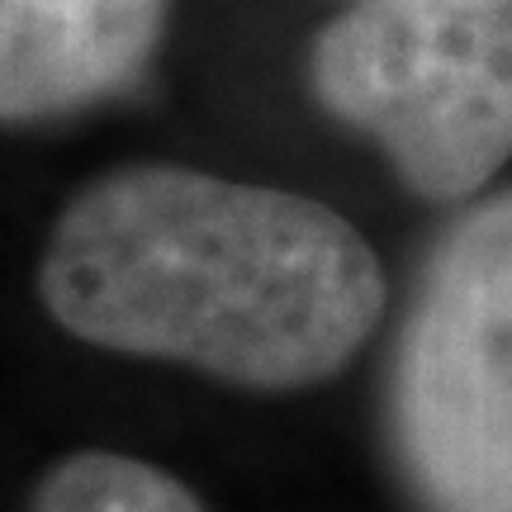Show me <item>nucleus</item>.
<instances>
[{
  "instance_id": "obj_1",
  "label": "nucleus",
  "mask_w": 512,
  "mask_h": 512,
  "mask_svg": "<svg viewBox=\"0 0 512 512\" xmlns=\"http://www.w3.org/2000/svg\"><path fill=\"white\" fill-rule=\"evenodd\" d=\"M38 294L105 351L242 389H304L375 332L384 271L328 204L185 166H124L62 209Z\"/></svg>"
},
{
  "instance_id": "obj_2",
  "label": "nucleus",
  "mask_w": 512,
  "mask_h": 512,
  "mask_svg": "<svg viewBox=\"0 0 512 512\" xmlns=\"http://www.w3.org/2000/svg\"><path fill=\"white\" fill-rule=\"evenodd\" d=\"M313 86L427 200L512 157V0H361L313 48Z\"/></svg>"
},
{
  "instance_id": "obj_3",
  "label": "nucleus",
  "mask_w": 512,
  "mask_h": 512,
  "mask_svg": "<svg viewBox=\"0 0 512 512\" xmlns=\"http://www.w3.org/2000/svg\"><path fill=\"white\" fill-rule=\"evenodd\" d=\"M394 418L432 512H512V195L465 214L432 256Z\"/></svg>"
},
{
  "instance_id": "obj_4",
  "label": "nucleus",
  "mask_w": 512,
  "mask_h": 512,
  "mask_svg": "<svg viewBox=\"0 0 512 512\" xmlns=\"http://www.w3.org/2000/svg\"><path fill=\"white\" fill-rule=\"evenodd\" d=\"M166 29V0H0V124L124 91Z\"/></svg>"
},
{
  "instance_id": "obj_5",
  "label": "nucleus",
  "mask_w": 512,
  "mask_h": 512,
  "mask_svg": "<svg viewBox=\"0 0 512 512\" xmlns=\"http://www.w3.org/2000/svg\"><path fill=\"white\" fill-rule=\"evenodd\" d=\"M29 512H204V503L147 460L76 451L38 479Z\"/></svg>"
}]
</instances>
